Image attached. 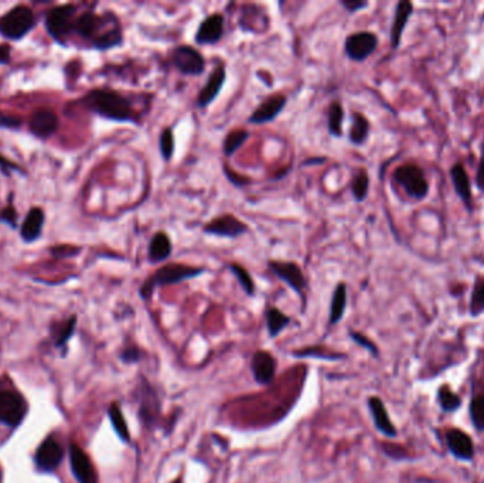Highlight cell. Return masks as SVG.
Wrapping results in <instances>:
<instances>
[{
  "label": "cell",
  "instance_id": "6da1fadb",
  "mask_svg": "<svg viewBox=\"0 0 484 483\" xmlns=\"http://www.w3.org/2000/svg\"><path fill=\"white\" fill-rule=\"evenodd\" d=\"M73 36L80 37L97 52L112 50L123 44L121 22L111 11L104 15H97L92 11L81 13L74 22Z\"/></svg>",
  "mask_w": 484,
  "mask_h": 483
},
{
  "label": "cell",
  "instance_id": "7a4b0ae2",
  "mask_svg": "<svg viewBox=\"0 0 484 483\" xmlns=\"http://www.w3.org/2000/svg\"><path fill=\"white\" fill-rule=\"evenodd\" d=\"M90 112L119 124L139 125V114L132 101L122 93L111 88H95L80 101Z\"/></svg>",
  "mask_w": 484,
  "mask_h": 483
},
{
  "label": "cell",
  "instance_id": "3957f363",
  "mask_svg": "<svg viewBox=\"0 0 484 483\" xmlns=\"http://www.w3.org/2000/svg\"><path fill=\"white\" fill-rule=\"evenodd\" d=\"M207 273L205 267H195L181 263H171L164 264L159 270H156L153 274H150L143 284L139 288V297L147 302L153 298V294L157 288L177 285L184 281L194 280L197 277H201Z\"/></svg>",
  "mask_w": 484,
  "mask_h": 483
},
{
  "label": "cell",
  "instance_id": "277c9868",
  "mask_svg": "<svg viewBox=\"0 0 484 483\" xmlns=\"http://www.w3.org/2000/svg\"><path fill=\"white\" fill-rule=\"evenodd\" d=\"M136 400H138V417L142 425L155 432L156 429L162 428V400L157 388L146 378L140 377L136 388Z\"/></svg>",
  "mask_w": 484,
  "mask_h": 483
},
{
  "label": "cell",
  "instance_id": "5b68a950",
  "mask_svg": "<svg viewBox=\"0 0 484 483\" xmlns=\"http://www.w3.org/2000/svg\"><path fill=\"white\" fill-rule=\"evenodd\" d=\"M37 25L35 12L26 5H18L0 16V36L19 42L25 39Z\"/></svg>",
  "mask_w": 484,
  "mask_h": 483
},
{
  "label": "cell",
  "instance_id": "8992f818",
  "mask_svg": "<svg viewBox=\"0 0 484 483\" xmlns=\"http://www.w3.org/2000/svg\"><path fill=\"white\" fill-rule=\"evenodd\" d=\"M77 19L75 5H61L47 12L46 15V30L50 37L61 46L67 44V40L73 36L74 22Z\"/></svg>",
  "mask_w": 484,
  "mask_h": 483
},
{
  "label": "cell",
  "instance_id": "52a82bcc",
  "mask_svg": "<svg viewBox=\"0 0 484 483\" xmlns=\"http://www.w3.org/2000/svg\"><path fill=\"white\" fill-rule=\"evenodd\" d=\"M268 270L282 282H285L295 294H298L302 299L303 309L306 306V291H308V280L302 271V268L292 261H281V260H270Z\"/></svg>",
  "mask_w": 484,
  "mask_h": 483
},
{
  "label": "cell",
  "instance_id": "ba28073f",
  "mask_svg": "<svg viewBox=\"0 0 484 483\" xmlns=\"http://www.w3.org/2000/svg\"><path fill=\"white\" fill-rule=\"evenodd\" d=\"M171 66L186 77H200L205 71V59L195 47L180 44L170 54Z\"/></svg>",
  "mask_w": 484,
  "mask_h": 483
},
{
  "label": "cell",
  "instance_id": "9c48e42d",
  "mask_svg": "<svg viewBox=\"0 0 484 483\" xmlns=\"http://www.w3.org/2000/svg\"><path fill=\"white\" fill-rule=\"evenodd\" d=\"M394 180L405 190V193L416 200H422L428 196L429 186L422 169L416 165L408 163L397 167L394 172Z\"/></svg>",
  "mask_w": 484,
  "mask_h": 483
},
{
  "label": "cell",
  "instance_id": "30bf717a",
  "mask_svg": "<svg viewBox=\"0 0 484 483\" xmlns=\"http://www.w3.org/2000/svg\"><path fill=\"white\" fill-rule=\"evenodd\" d=\"M28 411V401L20 393L0 388V422L15 428L25 419Z\"/></svg>",
  "mask_w": 484,
  "mask_h": 483
},
{
  "label": "cell",
  "instance_id": "8fae6325",
  "mask_svg": "<svg viewBox=\"0 0 484 483\" xmlns=\"http://www.w3.org/2000/svg\"><path fill=\"white\" fill-rule=\"evenodd\" d=\"M202 232L208 235H215L221 238H238L241 235H244L250 232L248 224H246L238 217H235L231 213H225L221 215L214 217L208 222L202 225Z\"/></svg>",
  "mask_w": 484,
  "mask_h": 483
},
{
  "label": "cell",
  "instance_id": "7c38bea8",
  "mask_svg": "<svg viewBox=\"0 0 484 483\" xmlns=\"http://www.w3.org/2000/svg\"><path fill=\"white\" fill-rule=\"evenodd\" d=\"M378 47V37L373 32H356L346 37L344 53L356 63L365 61L375 53Z\"/></svg>",
  "mask_w": 484,
  "mask_h": 483
},
{
  "label": "cell",
  "instance_id": "4fadbf2b",
  "mask_svg": "<svg viewBox=\"0 0 484 483\" xmlns=\"http://www.w3.org/2000/svg\"><path fill=\"white\" fill-rule=\"evenodd\" d=\"M225 35V18L221 13H212L205 16L194 35L197 46H215Z\"/></svg>",
  "mask_w": 484,
  "mask_h": 483
},
{
  "label": "cell",
  "instance_id": "5bb4252c",
  "mask_svg": "<svg viewBox=\"0 0 484 483\" xmlns=\"http://www.w3.org/2000/svg\"><path fill=\"white\" fill-rule=\"evenodd\" d=\"M278 362L268 350H257L251 357V371L257 384L270 386L277 377Z\"/></svg>",
  "mask_w": 484,
  "mask_h": 483
},
{
  "label": "cell",
  "instance_id": "9a60e30c",
  "mask_svg": "<svg viewBox=\"0 0 484 483\" xmlns=\"http://www.w3.org/2000/svg\"><path fill=\"white\" fill-rule=\"evenodd\" d=\"M70 463L78 483H98V473L92 460L77 443L70 446Z\"/></svg>",
  "mask_w": 484,
  "mask_h": 483
},
{
  "label": "cell",
  "instance_id": "2e32d148",
  "mask_svg": "<svg viewBox=\"0 0 484 483\" xmlns=\"http://www.w3.org/2000/svg\"><path fill=\"white\" fill-rule=\"evenodd\" d=\"M288 104V98L284 94H275L264 100L257 109L253 111V114L248 118V124L251 125H265L272 121H275L281 112L285 109Z\"/></svg>",
  "mask_w": 484,
  "mask_h": 483
},
{
  "label": "cell",
  "instance_id": "e0dca14e",
  "mask_svg": "<svg viewBox=\"0 0 484 483\" xmlns=\"http://www.w3.org/2000/svg\"><path fill=\"white\" fill-rule=\"evenodd\" d=\"M64 456V449L54 436H49L40 443L36 451L35 462L37 467L43 472H54Z\"/></svg>",
  "mask_w": 484,
  "mask_h": 483
},
{
  "label": "cell",
  "instance_id": "ac0fdd59",
  "mask_svg": "<svg viewBox=\"0 0 484 483\" xmlns=\"http://www.w3.org/2000/svg\"><path fill=\"white\" fill-rule=\"evenodd\" d=\"M226 80V70L224 64H218L214 67V70L210 73L207 83L204 84V87L200 90L197 100H195V105L200 109H204L207 107H210L214 100L219 95L224 84Z\"/></svg>",
  "mask_w": 484,
  "mask_h": 483
},
{
  "label": "cell",
  "instance_id": "d6986e66",
  "mask_svg": "<svg viewBox=\"0 0 484 483\" xmlns=\"http://www.w3.org/2000/svg\"><path fill=\"white\" fill-rule=\"evenodd\" d=\"M59 129V117L50 108L36 109L30 115L29 131L37 139H49Z\"/></svg>",
  "mask_w": 484,
  "mask_h": 483
},
{
  "label": "cell",
  "instance_id": "ffe728a7",
  "mask_svg": "<svg viewBox=\"0 0 484 483\" xmlns=\"http://www.w3.org/2000/svg\"><path fill=\"white\" fill-rule=\"evenodd\" d=\"M173 254L171 238L166 231H157L152 235L147 246V261L150 264H160L169 260Z\"/></svg>",
  "mask_w": 484,
  "mask_h": 483
},
{
  "label": "cell",
  "instance_id": "44dd1931",
  "mask_svg": "<svg viewBox=\"0 0 484 483\" xmlns=\"http://www.w3.org/2000/svg\"><path fill=\"white\" fill-rule=\"evenodd\" d=\"M367 402H368V410L371 412L375 428L382 435H385L388 438H395L398 432H397V428L394 427V424L388 415V411H387L382 400L380 397H370Z\"/></svg>",
  "mask_w": 484,
  "mask_h": 483
},
{
  "label": "cell",
  "instance_id": "7402d4cb",
  "mask_svg": "<svg viewBox=\"0 0 484 483\" xmlns=\"http://www.w3.org/2000/svg\"><path fill=\"white\" fill-rule=\"evenodd\" d=\"M44 221L46 217L40 207H33L29 210L20 228V237L26 244L35 243V241H37L42 237Z\"/></svg>",
  "mask_w": 484,
  "mask_h": 483
},
{
  "label": "cell",
  "instance_id": "603a6c76",
  "mask_svg": "<svg viewBox=\"0 0 484 483\" xmlns=\"http://www.w3.org/2000/svg\"><path fill=\"white\" fill-rule=\"evenodd\" d=\"M446 442L450 452L461 460H470L474 453V446L470 436L459 429H450L446 434Z\"/></svg>",
  "mask_w": 484,
  "mask_h": 483
},
{
  "label": "cell",
  "instance_id": "cb8c5ba5",
  "mask_svg": "<svg viewBox=\"0 0 484 483\" xmlns=\"http://www.w3.org/2000/svg\"><path fill=\"white\" fill-rule=\"evenodd\" d=\"M347 301H349V292H347V284L339 282L333 291L330 308H329V325L334 326L341 322L344 318L346 309H347Z\"/></svg>",
  "mask_w": 484,
  "mask_h": 483
},
{
  "label": "cell",
  "instance_id": "d4e9b609",
  "mask_svg": "<svg viewBox=\"0 0 484 483\" xmlns=\"http://www.w3.org/2000/svg\"><path fill=\"white\" fill-rule=\"evenodd\" d=\"M413 12V6L411 2H406V0H402V2H398L397 9H395V16H394V23L391 28V43L394 49H398L404 29L411 18Z\"/></svg>",
  "mask_w": 484,
  "mask_h": 483
},
{
  "label": "cell",
  "instance_id": "484cf974",
  "mask_svg": "<svg viewBox=\"0 0 484 483\" xmlns=\"http://www.w3.org/2000/svg\"><path fill=\"white\" fill-rule=\"evenodd\" d=\"M450 176H452L453 186L457 196L468 208H471V186H470V179L464 166L460 163L454 165L450 169Z\"/></svg>",
  "mask_w": 484,
  "mask_h": 483
},
{
  "label": "cell",
  "instance_id": "4316f807",
  "mask_svg": "<svg viewBox=\"0 0 484 483\" xmlns=\"http://www.w3.org/2000/svg\"><path fill=\"white\" fill-rule=\"evenodd\" d=\"M292 322V318L284 314L277 306H268L265 309V323L271 339L278 338Z\"/></svg>",
  "mask_w": 484,
  "mask_h": 483
},
{
  "label": "cell",
  "instance_id": "83f0119b",
  "mask_svg": "<svg viewBox=\"0 0 484 483\" xmlns=\"http://www.w3.org/2000/svg\"><path fill=\"white\" fill-rule=\"evenodd\" d=\"M108 417H109V421H111L112 428H114L115 434L118 435V438L125 443H131V441H132L131 431H129L128 422L125 419V415H123V411H122V407L119 402L114 401L109 405Z\"/></svg>",
  "mask_w": 484,
  "mask_h": 483
},
{
  "label": "cell",
  "instance_id": "f1b7e54d",
  "mask_svg": "<svg viewBox=\"0 0 484 483\" xmlns=\"http://www.w3.org/2000/svg\"><path fill=\"white\" fill-rule=\"evenodd\" d=\"M370 128H371L370 121L361 112H354L351 115V126L349 131V141L356 146H361L368 139Z\"/></svg>",
  "mask_w": 484,
  "mask_h": 483
},
{
  "label": "cell",
  "instance_id": "f546056e",
  "mask_svg": "<svg viewBox=\"0 0 484 483\" xmlns=\"http://www.w3.org/2000/svg\"><path fill=\"white\" fill-rule=\"evenodd\" d=\"M292 356L296 359H320L327 362H339L346 359V354L340 352H332L325 346H308L299 350H294Z\"/></svg>",
  "mask_w": 484,
  "mask_h": 483
},
{
  "label": "cell",
  "instance_id": "4dcf8cb0",
  "mask_svg": "<svg viewBox=\"0 0 484 483\" xmlns=\"http://www.w3.org/2000/svg\"><path fill=\"white\" fill-rule=\"evenodd\" d=\"M250 136H251L250 131L244 129V128L234 129V131L228 132L226 136L224 138V142H222V152H224V155L226 157L234 156L242 146L247 143Z\"/></svg>",
  "mask_w": 484,
  "mask_h": 483
},
{
  "label": "cell",
  "instance_id": "1f68e13d",
  "mask_svg": "<svg viewBox=\"0 0 484 483\" xmlns=\"http://www.w3.org/2000/svg\"><path fill=\"white\" fill-rule=\"evenodd\" d=\"M343 119H344L343 105L339 101L332 102L327 109V131L330 136L333 138L343 136Z\"/></svg>",
  "mask_w": 484,
  "mask_h": 483
},
{
  "label": "cell",
  "instance_id": "d6a6232c",
  "mask_svg": "<svg viewBox=\"0 0 484 483\" xmlns=\"http://www.w3.org/2000/svg\"><path fill=\"white\" fill-rule=\"evenodd\" d=\"M228 270L231 271V274L236 278L238 284L241 285L242 291L246 292L247 297L253 298L257 295V287H255V282L251 277V274L248 273V270L246 267H242L241 264H236V263H231L228 266Z\"/></svg>",
  "mask_w": 484,
  "mask_h": 483
},
{
  "label": "cell",
  "instance_id": "836d02e7",
  "mask_svg": "<svg viewBox=\"0 0 484 483\" xmlns=\"http://www.w3.org/2000/svg\"><path fill=\"white\" fill-rule=\"evenodd\" d=\"M351 194L357 203H363L370 191V176L364 169H360V172L353 177L351 180Z\"/></svg>",
  "mask_w": 484,
  "mask_h": 483
},
{
  "label": "cell",
  "instance_id": "e575fe53",
  "mask_svg": "<svg viewBox=\"0 0 484 483\" xmlns=\"http://www.w3.org/2000/svg\"><path fill=\"white\" fill-rule=\"evenodd\" d=\"M174 149H176V142H174V135L171 128H164L160 132L159 136V150H160V156L164 162H170L173 155H174Z\"/></svg>",
  "mask_w": 484,
  "mask_h": 483
},
{
  "label": "cell",
  "instance_id": "d590c367",
  "mask_svg": "<svg viewBox=\"0 0 484 483\" xmlns=\"http://www.w3.org/2000/svg\"><path fill=\"white\" fill-rule=\"evenodd\" d=\"M470 417L474 427L484 431V395H478L470 402Z\"/></svg>",
  "mask_w": 484,
  "mask_h": 483
},
{
  "label": "cell",
  "instance_id": "8d00e7d4",
  "mask_svg": "<svg viewBox=\"0 0 484 483\" xmlns=\"http://www.w3.org/2000/svg\"><path fill=\"white\" fill-rule=\"evenodd\" d=\"M75 326H77V316L73 315L68 321H66L60 330H59V335H57V340H56V346L57 347H64L67 345V342L71 339V336L74 335V330H75Z\"/></svg>",
  "mask_w": 484,
  "mask_h": 483
},
{
  "label": "cell",
  "instance_id": "74e56055",
  "mask_svg": "<svg viewBox=\"0 0 484 483\" xmlns=\"http://www.w3.org/2000/svg\"><path fill=\"white\" fill-rule=\"evenodd\" d=\"M439 401L444 411H454L460 407V398L446 387L439 390Z\"/></svg>",
  "mask_w": 484,
  "mask_h": 483
},
{
  "label": "cell",
  "instance_id": "f35d334b",
  "mask_svg": "<svg viewBox=\"0 0 484 483\" xmlns=\"http://www.w3.org/2000/svg\"><path fill=\"white\" fill-rule=\"evenodd\" d=\"M0 222L6 224L12 229L18 228V211L11 201L4 210H0Z\"/></svg>",
  "mask_w": 484,
  "mask_h": 483
},
{
  "label": "cell",
  "instance_id": "ab89813d",
  "mask_svg": "<svg viewBox=\"0 0 484 483\" xmlns=\"http://www.w3.org/2000/svg\"><path fill=\"white\" fill-rule=\"evenodd\" d=\"M119 359L125 364H136V363H139L142 360V350L138 346H135V345L126 346L121 352Z\"/></svg>",
  "mask_w": 484,
  "mask_h": 483
},
{
  "label": "cell",
  "instance_id": "60d3db41",
  "mask_svg": "<svg viewBox=\"0 0 484 483\" xmlns=\"http://www.w3.org/2000/svg\"><path fill=\"white\" fill-rule=\"evenodd\" d=\"M23 125V121L16 117L0 111V129H9V131H19Z\"/></svg>",
  "mask_w": 484,
  "mask_h": 483
},
{
  "label": "cell",
  "instance_id": "b9f144b4",
  "mask_svg": "<svg viewBox=\"0 0 484 483\" xmlns=\"http://www.w3.org/2000/svg\"><path fill=\"white\" fill-rule=\"evenodd\" d=\"M224 174L226 176V179L229 180V183H232L236 187H244V186H250L253 183V180L244 174H239L236 172H234L232 169H229L226 165H224Z\"/></svg>",
  "mask_w": 484,
  "mask_h": 483
},
{
  "label": "cell",
  "instance_id": "7bdbcfd3",
  "mask_svg": "<svg viewBox=\"0 0 484 483\" xmlns=\"http://www.w3.org/2000/svg\"><path fill=\"white\" fill-rule=\"evenodd\" d=\"M484 311V284H480L476 287L471 298V312L473 315H477Z\"/></svg>",
  "mask_w": 484,
  "mask_h": 483
},
{
  "label": "cell",
  "instance_id": "ee69618b",
  "mask_svg": "<svg viewBox=\"0 0 484 483\" xmlns=\"http://www.w3.org/2000/svg\"><path fill=\"white\" fill-rule=\"evenodd\" d=\"M350 338L357 343V345H360V346H363L364 349H367L370 353H373L374 356H377L378 354V349H377V346L365 336V335H363V333H360V332H354V330H350Z\"/></svg>",
  "mask_w": 484,
  "mask_h": 483
},
{
  "label": "cell",
  "instance_id": "f6af8a7d",
  "mask_svg": "<svg viewBox=\"0 0 484 483\" xmlns=\"http://www.w3.org/2000/svg\"><path fill=\"white\" fill-rule=\"evenodd\" d=\"M0 173L5 174V176H11L12 173L26 174V172L20 166H18L16 163L8 160L4 155H0Z\"/></svg>",
  "mask_w": 484,
  "mask_h": 483
},
{
  "label": "cell",
  "instance_id": "bcb514c9",
  "mask_svg": "<svg viewBox=\"0 0 484 483\" xmlns=\"http://www.w3.org/2000/svg\"><path fill=\"white\" fill-rule=\"evenodd\" d=\"M340 5L351 15L368 8V2H364V0H340Z\"/></svg>",
  "mask_w": 484,
  "mask_h": 483
},
{
  "label": "cell",
  "instance_id": "7dc6e473",
  "mask_svg": "<svg viewBox=\"0 0 484 483\" xmlns=\"http://www.w3.org/2000/svg\"><path fill=\"white\" fill-rule=\"evenodd\" d=\"M11 46L0 44V66H8L11 63Z\"/></svg>",
  "mask_w": 484,
  "mask_h": 483
},
{
  "label": "cell",
  "instance_id": "c3c4849f",
  "mask_svg": "<svg viewBox=\"0 0 484 483\" xmlns=\"http://www.w3.org/2000/svg\"><path fill=\"white\" fill-rule=\"evenodd\" d=\"M477 183L480 187H484V149H483V156L480 160L478 166V174H477Z\"/></svg>",
  "mask_w": 484,
  "mask_h": 483
},
{
  "label": "cell",
  "instance_id": "681fc988",
  "mask_svg": "<svg viewBox=\"0 0 484 483\" xmlns=\"http://www.w3.org/2000/svg\"><path fill=\"white\" fill-rule=\"evenodd\" d=\"M326 162V157H309L308 160H305L302 165L303 166H309V165H322Z\"/></svg>",
  "mask_w": 484,
  "mask_h": 483
},
{
  "label": "cell",
  "instance_id": "f907efd6",
  "mask_svg": "<svg viewBox=\"0 0 484 483\" xmlns=\"http://www.w3.org/2000/svg\"><path fill=\"white\" fill-rule=\"evenodd\" d=\"M0 482H2V469H0Z\"/></svg>",
  "mask_w": 484,
  "mask_h": 483
}]
</instances>
